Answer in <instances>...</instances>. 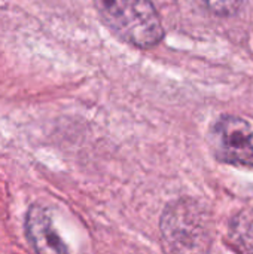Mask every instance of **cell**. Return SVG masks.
<instances>
[{
    "label": "cell",
    "instance_id": "obj_1",
    "mask_svg": "<svg viewBox=\"0 0 253 254\" xmlns=\"http://www.w3.org/2000/svg\"><path fill=\"white\" fill-rule=\"evenodd\" d=\"M101 21L125 43L149 49L164 39L152 0H92Z\"/></svg>",
    "mask_w": 253,
    "mask_h": 254
},
{
    "label": "cell",
    "instance_id": "obj_2",
    "mask_svg": "<svg viewBox=\"0 0 253 254\" xmlns=\"http://www.w3.org/2000/svg\"><path fill=\"white\" fill-rule=\"evenodd\" d=\"M161 235L173 254H206L212 246V220L194 199L169 204L161 216Z\"/></svg>",
    "mask_w": 253,
    "mask_h": 254
},
{
    "label": "cell",
    "instance_id": "obj_3",
    "mask_svg": "<svg viewBox=\"0 0 253 254\" xmlns=\"http://www.w3.org/2000/svg\"><path fill=\"white\" fill-rule=\"evenodd\" d=\"M210 147L219 162L253 168V131L245 119L219 118L210 131Z\"/></svg>",
    "mask_w": 253,
    "mask_h": 254
},
{
    "label": "cell",
    "instance_id": "obj_4",
    "mask_svg": "<svg viewBox=\"0 0 253 254\" xmlns=\"http://www.w3.org/2000/svg\"><path fill=\"white\" fill-rule=\"evenodd\" d=\"M24 231L36 254H70L45 207L30 205L25 213Z\"/></svg>",
    "mask_w": 253,
    "mask_h": 254
},
{
    "label": "cell",
    "instance_id": "obj_5",
    "mask_svg": "<svg viewBox=\"0 0 253 254\" xmlns=\"http://www.w3.org/2000/svg\"><path fill=\"white\" fill-rule=\"evenodd\" d=\"M206 6L219 16H233L239 12L242 0H203Z\"/></svg>",
    "mask_w": 253,
    "mask_h": 254
}]
</instances>
